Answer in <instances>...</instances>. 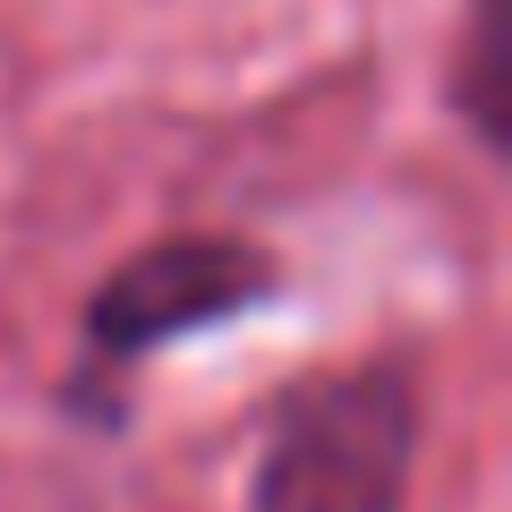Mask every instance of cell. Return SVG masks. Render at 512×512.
<instances>
[{
    "instance_id": "1",
    "label": "cell",
    "mask_w": 512,
    "mask_h": 512,
    "mask_svg": "<svg viewBox=\"0 0 512 512\" xmlns=\"http://www.w3.org/2000/svg\"><path fill=\"white\" fill-rule=\"evenodd\" d=\"M419 444L402 376H342L282 419L256 504L265 512H393Z\"/></svg>"
},
{
    "instance_id": "2",
    "label": "cell",
    "mask_w": 512,
    "mask_h": 512,
    "mask_svg": "<svg viewBox=\"0 0 512 512\" xmlns=\"http://www.w3.org/2000/svg\"><path fill=\"white\" fill-rule=\"evenodd\" d=\"M265 291V265L231 239H163L128 256L120 274L94 291V342L103 350H154L171 333H197L214 316H239Z\"/></svg>"
},
{
    "instance_id": "3",
    "label": "cell",
    "mask_w": 512,
    "mask_h": 512,
    "mask_svg": "<svg viewBox=\"0 0 512 512\" xmlns=\"http://www.w3.org/2000/svg\"><path fill=\"white\" fill-rule=\"evenodd\" d=\"M495 69H504V0H478V26H470V111H478V128H504V94H495Z\"/></svg>"
}]
</instances>
